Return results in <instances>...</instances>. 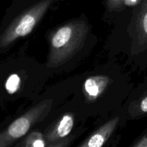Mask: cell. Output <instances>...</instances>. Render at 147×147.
<instances>
[{
  "label": "cell",
  "instance_id": "3",
  "mask_svg": "<svg viewBox=\"0 0 147 147\" xmlns=\"http://www.w3.org/2000/svg\"><path fill=\"white\" fill-rule=\"evenodd\" d=\"M71 28L69 27H64L60 28L53 37L52 43L53 47L58 48L63 47L68 42L71 36Z\"/></svg>",
  "mask_w": 147,
  "mask_h": 147
},
{
  "label": "cell",
  "instance_id": "6",
  "mask_svg": "<svg viewBox=\"0 0 147 147\" xmlns=\"http://www.w3.org/2000/svg\"><path fill=\"white\" fill-rule=\"evenodd\" d=\"M141 110L144 113H147V96L143 99L141 103Z\"/></svg>",
  "mask_w": 147,
  "mask_h": 147
},
{
  "label": "cell",
  "instance_id": "7",
  "mask_svg": "<svg viewBox=\"0 0 147 147\" xmlns=\"http://www.w3.org/2000/svg\"><path fill=\"white\" fill-rule=\"evenodd\" d=\"M45 144L44 143L42 140H36L32 144V146L34 147H42L45 146Z\"/></svg>",
  "mask_w": 147,
  "mask_h": 147
},
{
  "label": "cell",
  "instance_id": "5",
  "mask_svg": "<svg viewBox=\"0 0 147 147\" xmlns=\"http://www.w3.org/2000/svg\"><path fill=\"white\" fill-rule=\"evenodd\" d=\"M20 84V78L17 75L13 74L10 76L6 83V88L9 93H14L18 90Z\"/></svg>",
  "mask_w": 147,
  "mask_h": 147
},
{
  "label": "cell",
  "instance_id": "1",
  "mask_svg": "<svg viewBox=\"0 0 147 147\" xmlns=\"http://www.w3.org/2000/svg\"><path fill=\"white\" fill-rule=\"evenodd\" d=\"M117 119L111 121L108 123V125L105 126L103 128V131H99L98 133L95 134L90 139L86 144V146L89 147H100L103 144L106 139H107L109 135L111 132L112 129L115 127L116 123L117 122Z\"/></svg>",
  "mask_w": 147,
  "mask_h": 147
},
{
  "label": "cell",
  "instance_id": "8",
  "mask_svg": "<svg viewBox=\"0 0 147 147\" xmlns=\"http://www.w3.org/2000/svg\"><path fill=\"white\" fill-rule=\"evenodd\" d=\"M139 146H147V137L145 138L144 139L143 142H142V143L139 145Z\"/></svg>",
  "mask_w": 147,
  "mask_h": 147
},
{
  "label": "cell",
  "instance_id": "2",
  "mask_svg": "<svg viewBox=\"0 0 147 147\" xmlns=\"http://www.w3.org/2000/svg\"><path fill=\"white\" fill-rule=\"evenodd\" d=\"M107 80L102 77H93L86 80L85 83V89L91 96H97L102 92L106 86Z\"/></svg>",
  "mask_w": 147,
  "mask_h": 147
},
{
  "label": "cell",
  "instance_id": "4",
  "mask_svg": "<svg viewBox=\"0 0 147 147\" xmlns=\"http://www.w3.org/2000/svg\"><path fill=\"white\" fill-rule=\"evenodd\" d=\"M73 126V119L70 115H65L57 126V134L60 137H64L70 134Z\"/></svg>",
  "mask_w": 147,
  "mask_h": 147
}]
</instances>
